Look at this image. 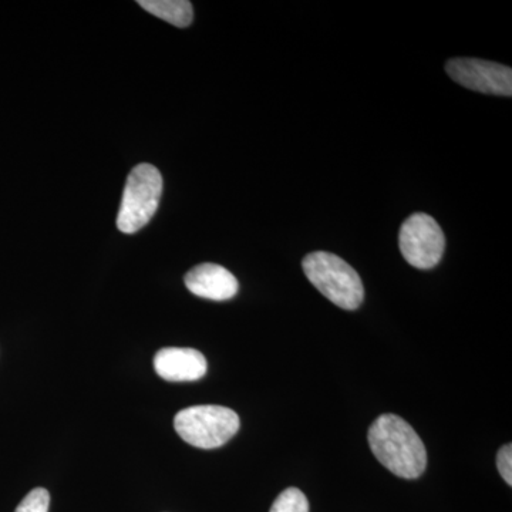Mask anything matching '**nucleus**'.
I'll use <instances>...</instances> for the list:
<instances>
[{
	"label": "nucleus",
	"mask_w": 512,
	"mask_h": 512,
	"mask_svg": "<svg viewBox=\"0 0 512 512\" xmlns=\"http://www.w3.org/2000/svg\"><path fill=\"white\" fill-rule=\"evenodd\" d=\"M369 446L394 476L419 478L427 467V451L416 430L396 414L377 417L369 429Z\"/></svg>",
	"instance_id": "f257e3e1"
},
{
	"label": "nucleus",
	"mask_w": 512,
	"mask_h": 512,
	"mask_svg": "<svg viewBox=\"0 0 512 512\" xmlns=\"http://www.w3.org/2000/svg\"><path fill=\"white\" fill-rule=\"evenodd\" d=\"M309 282L325 298L346 311H355L365 299V288L359 274L338 255L313 252L302 262Z\"/></svg>",
	"instance_id": "f03ea898"
},
{
	"label": "nucleus",
	"mask_w": 512,
	"mask_h": 512,
	"mask_svg": "<svg viewBox=\"0 0 512 512\" xmlns=\"http://www.w3.org/2000/svg\"><path fill=\"white\" fill-rule=\"evenodd\" d=\"M163 177L154 165L138 164L128 174L121 200L117 228L136 234L154 217L163 195Z\"/></svg>",
	"instance_id": "7ed1b4c3"
},
{
	"label": "nucleus",
	"mask_w": 512,
	"mask_h": 512,
	"mask_svg": "<svg viewBox=\"0 0 512 512\" xmlns=\"http://www.w3.org/2000/svg\"><path fill=\"white\" fill-rule=\"evenodd\" d=\"M241 421L234 410L224 406H192L175 416L178 436L191 446L212 450L227 444L238 433Z\"/></svg>",
	"instance_id": "20e7f679"
},
{
	"label": "nucleus",
	"mask_w": 512,
	"mask_h": 512,
	"mask_svg": "<svg viewBox=\"0 0 512 512\" xmlns=\"http://www.w3.org/2000/svg\"><path fill=\"white\" fill-rule=\"evenodd\" d=\"M400 252L417 269L440 264L446 249V237L439 222L424 212H416L403 222L399 234Z\"/></svg>",
	"instance_id": "39448f33"
},
{
	"label": "nucleus",
	"mask_w": 512,
	"mask_h": 512,
	"mask_svg": "<svg viewBox=\"0 0 512 512\" xmlns=\"http://www.w3.org/2000/svg\"><path fill=\"white\" fill-rule=\"evenodd\" d=\"M446 72L454 82L473 92L511 97V67L487 60L460 57L448 60Z\"/></svg>",
	"instance_id": "423d86ee"
},
{
	"label": "nucleus",
	"mask_w": 512,
	"mask_h": 512,
	"mask_svg": "<svg viewBox=\"0 0 512 512\" xmlns=\"http://www.w3.org/2000/svg\"><path fill=\"white\" fill-rule=\"evenodd\" d=\"M154 369L167 382H197L207 375L208 363L198 350L164 348L154 356Z\"/></svg>",
	"instance_id": "0eeeda50"
},
{
	"label": "nucleus",
	"mask_w": 512,
	"mask_h": 512,
	"mask_svg": "<svg viewBox=\"0 0 512 512\" xmlns=\"http://www.w3.org/2000/svg\"><path fill=\"white\" fill-rule=\"evenodd\" d=\"M188 291L200 298L210 301H229L238 293L237 278L225 269L215 264L194 266L184 278Z\"/></svg>",
	"instance_id": "6e6552de"
},
{
	"label": "nucleus",
	"mask_w": 512,
	"mask_h": 512,
	"mask_svg": "<svg viewBox=\"0 0 512 512\" xmlns=\"http://www.w3.org/2000/svg\"><path fill=\"white\" fill-rule=\"evenodd\" d=\"M144 10L177 28H188L194 19V9L188 0H140Z\"/></svg>",
	"instance_id": "1a4fd4ad"
},
{
	"label": "nucleus",
	"mask_w": 512,
	"mask_h": 512,
	"mask_svg": "<svg viewBox=\"0 0 512 512\" xmlns=\"http://www.w3.org/2000/svg\"><path fill=\"white\" fill-rule=\"evenodd\" d=\"M271 512H309V501L298 488H286L272 504Z\"/></svg>",
	"instance_id": "9d476101"
},
{
	"label": "nucleus",
	"mask_w": 512,
	"mask_h": 512,
	"mask_svg": "<svg viewBox=\"0 0 512 512\" xmlns=\"http://www.w3.org/2000/svg\"><path fill=\"white\" fill-rule=\"evenodd\" d=\"M50 495L45 488L30 491L15 512H49Z\"/></svg>",
	"instance_id": "9b49d317"
},
{
	"label": "nucleus",
	"mask_w": 512,
	"mask_h": 512,
	"mask_svg": "<svg viewBox=\"0 0 512 512\" xmlns=\"http://www.w3.org/2000/svg\"><path fill=\"white\" fill-rule=\"evenodd\" d=\"M497 467H498V471H500L501 477L504 478L505 483H507L508 485H512V446H511V444H507V446L501 447V450L498 451Z\"/></svg>",
	"instance_id": "f8f14e48"
}]
</instances>
